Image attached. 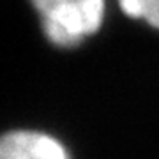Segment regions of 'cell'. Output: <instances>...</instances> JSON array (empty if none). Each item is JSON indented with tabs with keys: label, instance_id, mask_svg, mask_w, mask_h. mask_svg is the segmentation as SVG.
I'll return each instance as SVG.
<instances>
[{
	"label": "cell",
	"instance_id": "6da1fadb",
	"mask_svg": "<svg viewBox=\"0 0 159 159\" xmlns=\"http://www.w3.org/2000/svg\"><path fill=\"white\" fill-rule=\"evenodd\" d=\"M43 34L57 48H74L101 30L106 0H30Z\"/></svg>",
	"mask_w": 159,
	"mask_h": 159
},
{
	"label": "cell",
	"instance_id": "3957f363",
	"mask_svg": "<svg viewBox=\"0 0 159 159\" xmlns=\"http://www.w3.org/2000/svg\"><path fill=\"white\" fill-rule=\"evenodd\" d=\"M117 2L125 16L145 21L152 29H159V0H117Z\"/></svg>",
	"mask_w": 159,
	"mask_h": 159
},
{
	"label": "cell",
	"instance_id": "7a4b0ae2",
	"mask_svg": "<svg viewBox=\"0 0 159 159\" xmlns=\"http://www.w3.org/2000/svg\"><path fill=\"white\" fill-rule=\"evenodd\" d=\"M0 159H73L55 134L41 129H11L0 134Z\"/></svg>",
	"mask_w": 159,
	"mask_h": 159
}]
</instances>
